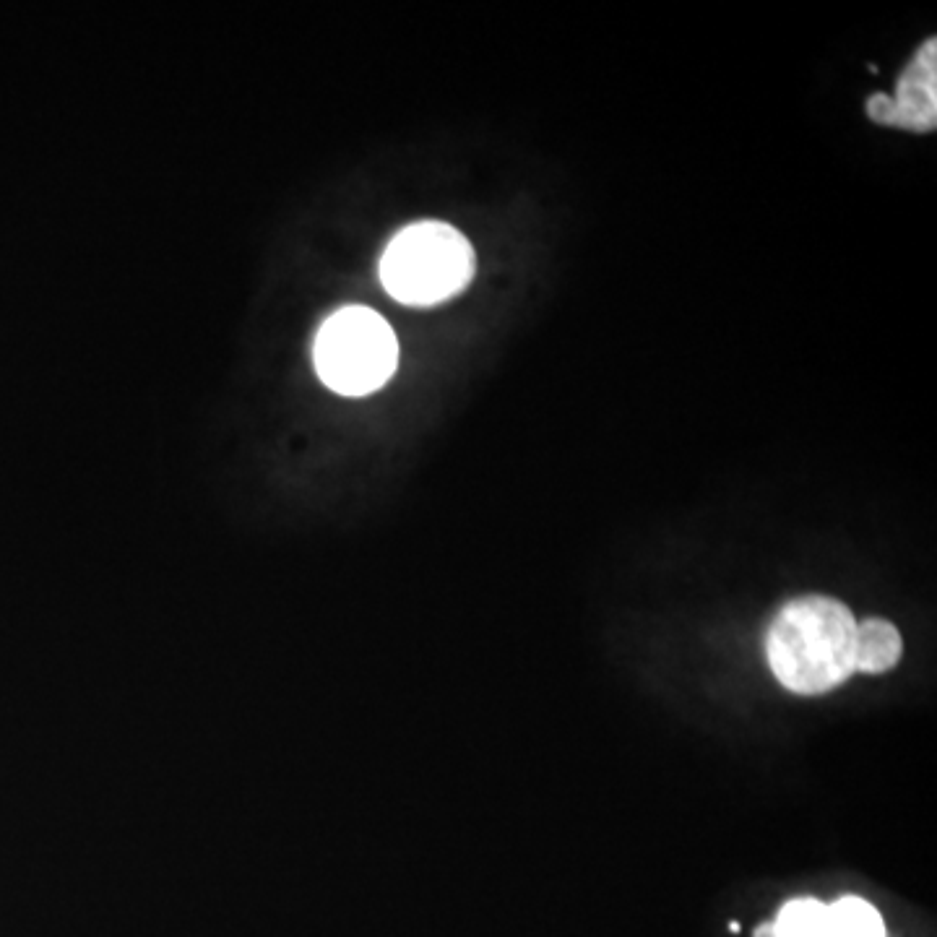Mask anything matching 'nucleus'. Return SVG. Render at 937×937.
Returning <instances> with one entry per match:
<instances>
[{
    "instance_id": "f257e3e1",
    "label": "nucleus",
    "mask_w": 937,
    "mask_h": 937,
    "mask_svg": "<svg viewBox=\"0 0 937 937\" xmlns=\"http://www.w3.org/2000/svg\"><path fill=\"white\" fill-rule=\"evenodd\" d=\"M857 620L833 597H797L774 617L766 659L776 680L797 695H823L854 675Z\"/></svg>"
},
{
    "instance_id": "f03ea898",
    "label": "nucleus",
    "mask_w": 937,
    "mask_h": 937,
    "mask_svg": "<svg viewBox=\"0 0 937 937\" xmlns=\"http://www.w3.org/2000/svg\"><path fill=\"white\" fill-rule=\"evenodd\" d=\"M474 276V250L459 230L443 222H417L388 243L381 282L394 300L414 308L456 297Z\"/></svg>"
},
{
    "instance_id": "7ed1b4c3",
    "label": "nucleus",
    "mask_w": 937,
    "mask_h": 937,
    "mask_svg": "<svg viewBox=\"0 0 937 937\" xmlns=\"http://www.w3.org/2000/svg\"><path fill=\"white\" fill-rule=\"evenodd\" d=\"M315 373L341 396H365L386 386L399 365L394 328L370 308L336 310L315 336Z\"/></svg>"
},
{
    "instance_id": "20e7f679",
    "label": "nucleus",
    "mask_w": 937,
    "mask_h": 937,
    "mask_svg": "<svg viewBox=\"0 0 937 937\" xmlns=\"http://www.w3.org/2000/svg\"><path fill=\"white\" fill-rule=\"evenodd\" d=\"M867 115L880 125L906 128L914 133L935 131L937 125V40L924 42L898 79L896 94H872Z\"/></svg>"
},
{
    "instance_id": "39448f33",
    "label": "nucleus",
    "mask_w": 937,
    "mask_h": 937,
    "mask_svg": "<svg viewBox=\"0 0 937 937\" xmlns=\"http://www.w3.org/2000/svg\"><path fill=\"white\" fill-rule=\"evenodd\" d=\"M904 654V641L896 625L888 620L870 617L865 623H857L854 633V672L865 675H883L896 667Z\"/></svg>"
},
{
    "instance_id": "423d86ee",
    "label": "nucleus",
    "mask_w": 937,
    "mask_h": 937,
    "mask_svg": "<svg viewBox=\"0 0 937 937\" xmlns=\"http://www.w3.org/2000/svg\"><path fill=\"white\" fill-rule=\"evenodd\" d=\"M828 937H888L880 911L859 896L828 906Z\"/></svg>"
},
{
    "instance_id": "0eeeda50",
    "label": "nucleus",
    "mask_w": 937,
    "mask_h": 937,
    "mask_svg": "<svg viewBox=\"0 0 937 937\" xmlns=\"http://www.w3.org/2000/svg\"><path fill=\"white\" fill-rule=\"evenodd\" d=\"M774 937H828V906L815 898H794L771 924Z\"/></svg>"
},
{
    "instance_id": "6e6552de",
    "label": "nucleus",
    "mask_w": 937,
    "mask_h": 937,
    "mask_svg": "<svg viewBox=\"0 0 937 937\" xmlns=\"http://www.w3.org/2000/svg\"><path fill=\"white\" fill-rule=\"evenodd\" d=\"M755 937H774V930H771V924H763V927H758V932H755Z\"/></svg>"
}]
</instances>
